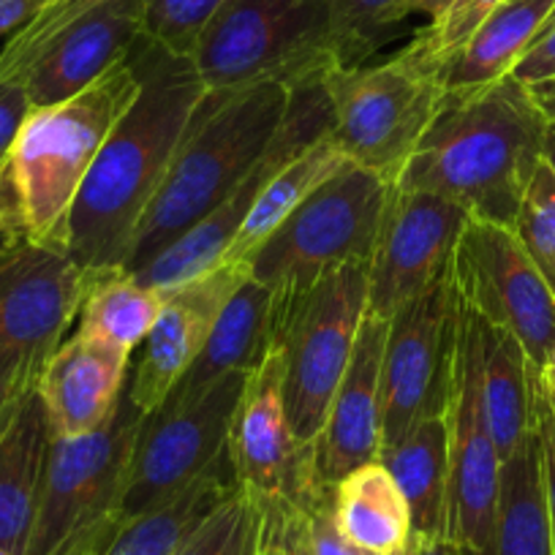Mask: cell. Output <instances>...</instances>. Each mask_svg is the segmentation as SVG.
<instances>
[{"instance_id":"cell-28","label":"cell","mask_w":555,"mask_h":555,"mask_svg":"<svg viewBox=\"0 0 555 555\" xmlns=\"http://www.w3.org/2000/svg\"><path fill=\"white\" fill-rule=\"evenodd\" d=\"M240 488L229 447L175 499L145 515L128 517L93 555H175L189 533Z\"/></svg>"},{"instance_id":"cell-11","label":"cell","mask_w":555,"mask_h":555,"mask_svg":"<svg viewBox=\"0 0 555 555\" xmlns=\"http://www.w3.org/2000/svg\"><path fill=\"white\" fill-rule=\"evenodd\" d=\"M450 284L468 311L515 335L542 371L555 338V295L515 229L468 218L450 261Z\"/></svg>"},{"instance_id":"cell-9","label":"cell","mask_w":555,"mask_h":555,"mask_svg":"<svg viewBox=\"0 0 555 555\" xmlns=\"http://www.w3.org/2000/svg\"><path fill=\"white\" fill-rule=\"evenodd\" d=\"M330 137L354 167L395 185L444 104L434 72L405 52L378 66H340L322 82Z\"/></svg>"},{"instance_id":"cell-6","label":"cell","mask_w":555,"mask_h":555,"mask_svg":"<svg viewBox=\"0 0 555 555\" xmlns=\"http://www.w3.org/2000/svg\"><path fill=\"white\" fill-rule=\"evenodd\" d=\"M145 414L126 395L101 430L52 439L25 555H93L122 526V490Z\"/></svg>"},{"instance_id":"cell-12","label":"cell","mask_w":555,"mask_h":555,"mask_svg":"<svg viewBox=\"0 0 555 555\" xmlns=\"http://www.w3.org/2000/svg\"><path fill=\"white\" fill-rule=\"evenodd\" d=\"M248 373H232L191 403L145 416L122 490L126 520L167 504L221 457Z\"/></svg>"},{"instance_id":"cell-26","label":"cell","mask_w":555,"mask_h":555,"mask_svg":"<svg viewBox=\"0 0 555 555\" xmlns=\"http://www.w3.org/2000/svg\"><path fill=\"white\" fill-rule=\"evenodd\" d=\"M537 376L539 367L528 360L520 340L479 319L482 403L501 461H506L533 434Z\"/></svg>"},{"instance_id":"cell-40","label":"cell","mask_w":555,"mask_h":555,"mask_svg":"<svg viewBox=\"0 0 555 555\" xmlns=\"http://www.w3.org/2000/svg\"><path fill=\"white\" fill-rule=\"evenodd\" d=\"M44 362L34 360L20 351H0V425L9 416L20 398L28 392L39 378Z\"/></svg>"},{"instance_id":"cell-20","label":"cell","mask_w":555,"mask_h":555,"mask_svg":"<svg viewBox=\"0 0 555 555\" xmlns=\"http://www.w3.org/2000/svg\"><path fill=\"white\" fill-rule=\"evenodd\" d=\"M142 34V0H120L61 30L17 79L34 106L61 104L126 61Z\"/></svg>"},{"instance_id":"cell-30","label":"cell","mask_w":555,"mask_h":555,"mask_svg":"<svg viewBox=\"0 0 555 555\" xmlns=\"http://www.w3.org/2000/svg\"><path fill=\"white\" fill-rule=\"evenodd\" d=\"M495 555H553L537 434L528 436L501 466Z\"/></svg>"},{"instance_id":"cell-33","label":"cell","mask_w":555,"mask_h":555,"mask_svg":"<svg viewBox=\"0 0 555 555\" xmlns=\"http://www.w3.org/2000/svg\"><path fill=\"white\" fill-rule=\"evenodd\" d=\"M409 0H327L344 66H357L376 52L389 30L409 17Z\"/></svg>"},{"instance_id":"cell-16","label":"cell","mask_w":555,"mask_h":555,"mask_svg":"<svg viewBox=\"0 0 555 555\" xmlns=\"http://www.w3.org/2000/svg\"><path fill=\"white\" fill-rule=\"evenodd\" d=\"M468 212L428 191L392 185L367 261V317L389 322L450 272Z\"/></svg>"},{"instance_id":"cell-36","label":"cell","mask_w":555,"mask_h":555,"mask_svg":"<svg viewBox=\"0 0 555 555\" xmlns=\"http://www.w3.org/2000/svg\"><path fill=\"white\" fill-rule=\"evenodd\" d=\"M229 0H142V30L151 41L189 55Z\"/></svg>"},{"instance_id":"cell-34","label":"cell","mask_w":555,"mask_h":555,"mask_svg":"<svg viewBox=\"0 0 555 555\" xmlns=\"http://www.w3.org/2000/svg\"><path fill=\"white\" fill-rule=\"evenodd\" d=\"M120 3V0H52L30 20L28 25L12 34L9 44L0 52V79H17L30 61L55 39L61 30L77 20L88 17L90 12Z\"/></svg>"},{"instance_id":"cell-25","label":"cell","mask_w":555,"mask_h":555,"mask_svg":"<svg viewBox=\"0 0 555 555\" xmlns=\"http://www.w3.org/2000/svg\"><path fill=\"white\" fill-rule=\"evenodd\" d=\"M378 461L398 482L411 509L414 537L447 539L450 506V420L447 409L425 416L398 444L384 447Z\"/></svg>"},{"instance_id":"cell-13","label":"cell","mask_w":555,"mask_h":555,"mask_svg":"<svg viewBox=\"0 0 555 555\" xmlns=\"http://www.w3.org/2000/svg\"><path fill=\"white\" fill-rule=\"evenodd\" d=\"M330 128H333V112H330V101L322 85L292 90L289 109H286L284 122H281V131L272 139V145L267 147L259 164L250 169L248 178L221 205L212 207L199 223H194L189 232L180 234L175 243H169L162 254L153 256L147 264L133 270L131 275L137 278L139 284L151 286V289L169 292L221 264L234 234L240 232L256 196L270 183L272 175L281 172L292 158L308 151L313 142L327 137Z\"/></svg>"},{"instance_id":"cell-1","label":"cell","mask_w":555,"mask_h":555,"mask_svg":"<svg viewBox=\"0 0 555 555\" xmlns=\"http://www.w3.org/2000/svg\"><path fill=\"white\" fill-rule=\"evenodd\" d=\"M128 63L142 88L106 137L72 212L68 256L93 272L122 270L133 234L207 90L189 55L145 34L128 52Z\"/></svg>"},{"instance_id":"cell-15","label":"cell","mask_w":555,"mask_h":555,"mask_svg":"<svg viewBox=\"0 0 555 555\" xmlns=\"http://www.w3.org/2000/svg\"><path fill=\"white\" fill-rule=\"evenodd\" d=\"M455 338L457 302L447 272L444 281L405 302L387 324L382 450L398 444L425 416L447 409Z\"/></svg>"},{"instance_id":"cell-5","label":"cell","mask_w":555,"mask_h":555,"mask_svg":"<svg viewBox=\"0 0 555 555\" xmlns=\"http://www.w3.org/2000/svg\"><path fill=\"white\" fill-rule=\"evenodd\" d=\"M191 61L207 90H300L344 66L327 0H229Z\"/></svg>"},{"instance_id":"cell-50","label":"cell","mask_w":555,"mask_h":555,"mask_svg":"<svg viewBox=\"0 0 555 555\" xmlns=\"http://www.w3.org/2000/svg\"><path fill=\"white\" fill-rule=\"evenodd\" d=\"M542 378H544V384H547L550 392L555 395V338H553V344H550L547 360H544V365H542Z\"/></svg>"},{"instance_id":"cell-49","label":"cell","mask_w":555,"mask_h":555,"mask_svg":"<svg viewBox=\"0 0 555 555\" xmlns=\"http://www.w3.org/2000/svg\"><path fill=\"white\" fill-rule=\"evenodd\" d=\"M542 164L550 169V172H553V178H555V120H550L547 128H544Z\"/></svg>"},{"instance_id":"cell-53","label":"cell","mask_w":555,"mask_h":555,"mask_svg":"<svg viewBox=\"0 0 555 555\" xmlns=\"http://www.w3.org/2000/svg\"><path fill=\"white\" fill-rule=\"evenodd\" d=\"M7 245H9V243H7V240H3V237H0V250H3V248H7Z\"/></svg>"},{"instance_id":"cell-10","label":"cell","mask_w":555,"mask_h":555,"mask_svg":"<svg viewBox=\"0 0 555 555\" xmlns=\"http://www.w3.org/2000/svg\"><path fill=\"white\" fill-rule=\"evenodd\" d=\"M457 302L455 365L450 400V506L447 542L455 555H495L501 461L490 436L479 378V319Z\"/></svg>"},{"instance_id":"cell-17","label":"cell","mask_w":555,"mask_h":555,"mask_svg":"<svg viewBox=\"0 0 555 555\" xmlns=\"http://www.w3.org/2000/svg\"><path fill=\"white\" fill-rule=\"evenodd\" d=\"M101 275L66 250L9 243L0 250V351L50 360Z\"/></svg>"},{"instance_id":"cell-38","label":"cell","mask_w":555,"mask_h":555,"mask_svg":"<svg viewBox=\"0 0 555 555\" xmlns=\"http://www.w3.org/2000/svg\"><path fill=\"white\" fill-rule=\"evenodd\" d=\"M533 434L539 444V463H542L544 501H547L550 533H553L555 555V395L544 384L542 371L537 376V409H533Z\"/></svg>"},{"instance_id":"cell-43","label":"cell","mask_w":555,"mask_h":555,"mask_svg":"<svg viewBox=\"0 0 555 555\" xmlns=\"http://www.w3.org/2000/svg\"><path fill=\"white\" fill-rule=\"evenodd\" d=\"M275 515L281 542L286 555H313L311 528H308L306 506H292V509H267Z\"/></svg>"},{"instance_id":"cell-14","label":"cell","mask_w":555,"mask_h":555,"mask_svg":"<svg viewBox=\"0 0 555 555\" xmlns=\"http://www.w3.org/2000/svg\"><path fill=\"white\" fill-rule=\"evenodd\" d=\"M227 447L240 488L261 509L306 506L324 490L313 482L311 450L297 439L286 414L284 360L272 340L245 378Z\"/></svg>"},{"instance_id":"cell-23","label":"cell","mask_w":555,"mask_h":555,"mask_svg":"<svg viewBox=\"0 0 555 555\" xmlns=\"http://www.w3.org/2000/svg\"><path fill=\"white\" fill-rule=\"evenodd\" d=\"M553 9L555 0H506L430 72L444 93H468L509 77L522 52L542 34Z\"/></svg>"},{"instance_id":"cell-48","label":"cell","mask_w":555,"mask_h":555,"mask_svg":"<svg viewBox=\"0 0 555 555\" xmlns=\"http://www.w3.org/2000/svg\"><path fill=\"white\" fill-rule=\"evenodd\" d=\"M409 555H455L447 539H420L414 537Z\"/></svg>"},{"instance_id":"cell-2","label":"cell","mask_w":555,"mask_h":555,"mask_svg":"<svg viewBox=\"0 0 555 555\" xmlns=\"http://www.w3.org/2000/svg\"><path fill=\"white\" fill-rule=\"evenodd\" d=\"M544 128L547 117L512 74L488 88L447 93L395 185L450 199L474 221L515 227L542 164Z\"/></svg>"},{"instance_id":"cell-32","label":"cell","mask_w":555,"mask_h":555,"mask_svg":"<svg viewBox=\"0 0 555 555\" xmlns=\"http://www.w3.org/2000/svg\"><path fill=\"white\" fill-rule=\"evenodd\" d=\"M264 509L243 488L223 499L175 555H261Z\"/></svg>"},{"instance_id":"cell-51","label":"cell","mask_w":555,"mask_h":555,"mask_svg":"<svg viewBox=\"0 0 555 555\" xmlns=\"http://www.w3.org/2000/svg\"><path fill=\"white\" fill-rule=\"evenodd\" d=\"M550 28H555V9H553V14H550V20H547V23H544L542 34H544V30H550Z\"/></svg>"},{"instance_id":"cell-8","label":"cell","mask_w":555,"mask_h":555,"mask_svg":"<svg viewBox=\"0 0 555 555\" xmlns=\"http://www.w3.org/2000/svg\"><path fill=\"white\" fill-rule=\"evenodd\" d=\"M392 185L349 167L313 191L248 259L272 302L292 300L344 264L371 261Z\"/></svg>"},{"instance_id":"cell-7","label":"cell","mask_w":555,"mask_h":555,"mask_svg":"<svg viewBox=\"0 0 555 555\" xmlns=\"http://www.w3.org/2000/svg\"><path fill=\"white\" fill-rule=\"evenodd\" d=\"M367 311V261L344 264L292 300H270V340L284 360V400L311 450L354 354Z\"/></svg>"},{"instance_id":"cell-39","label":"cell","mask_w":555,"mask_h":555,"mask_svg":"<svg viewBox=\"0 0 555 555\" xmlns=\"http://www.w3.org/2000/svg\"><path fill=\"white\" fill-rule=\"evenodd\" d=\"M308 528H311L313 555H373L351 542L338 526H335L333 506H330V488L319 490L306 504Z\"/></svg>"},{"instance_id":"cell-18","label":"cell","mask_w":555,"mask_h":555,"mask_svg":"<svg viewBox=\"0 0 555 555\" xmlns=\"http://www.w3.org/2000/svg\"><path fill=\"white\" fill-rule=\"evenodd\" d=\"M250 275L248 264L221 261L212 270L164 292V306L142 346V360L128 378V398L142 414H153L172 395L199 351L205 349L229 297Z\"/></svg>"},{"instance_id":"cell-19","label":"cell","mask_w":555,"mask_h":555,"mask_svg":"<svg viewBox=\"0 0 555 555\" xmlns=\"http://www.w3.org/2000/svg\"><path fill=\"white\" fill-rule=\"evenodd\" d=\"M384 319H362L354 354L330 403L322 434L311 447L317 488H333L354 468L378 461L384 425Z\"/></svg>"},{"instance_id":"cell-37","label":"cell","mask_w":555,"mask_h":555,"mask_svg":"<svg viewBox=\"0 0 555 555\" xmlns=\"http://www.w3.org/2000/svg\"><path fill=\"white\" fill-rule=\"evenodd\" d=\"M504 3L506 0H455L439 20H430L428 28L420 30L403 52L430 72Z\"/></svg>"},{"instance_id":"cell-35","label":"cell","mask_w":555,"mask_h":555,"mask_svg":"<svg viewBox=\"0 0 555 555\" xmlns=\"http://www.w3.org/2000/svg\"><path fill=\"white\" fill-rule=\"evenodd\" d=\"M512 229L555 295V178L544 164H539Z\"/></svg>"},{"instance_id":"cell-21","label":"cell","mask_w":555,"mask_h":555,"mask_svg":"<svg viewBox=\"0 0 555 555\" xmlns=\"http://www.w3.org/2000/svg\"><path fill=\"white\" fill-rule=\"evenodd\" d=\"M126 351L74 333L63 340L36 378L55 439H74L104 428L128 387Z\"/></svg>"},{"instance_id":"cell-41","label":"cell","mask_w":555,"mask_h":555,"mask_svg":"<svg viewBox=\"0 0 555 555\" xmlns=\"http://www.w3.org/2000/svg\"><path fill=\"white\" fill-rule=\"evenodd\" d=\"M30 109H34V104H30L23 79H0V164L7 162Z\"/></svg>"},{"instance_id":"cell-47","label":"cell","mask_w":555,"mask_h":555,"mask_svg":"<svg viewBox=\"0 0 555 555\" xmlns=\"http://www.w3.org/2000/svg\"><path fill=\"white\" fill-rule=\"evenodd\" d=\"M452 3H455V0H409L405 12H409V17L411 14H425V17L430 20H439Z\"/></svg>"},{"instance_id":"cell-42","label":"cell","mask_w":555,"mask_h":555,"mask_svg":"<svg viewBox=\"0 0 555 555\" xmlns=\"http://www.w3.org/2000/svg\"><path fill=\"white\" fill-rule=\"evenodd\" d=\"M512 77L522 85L542 82V79L555 77V28L537 36V41L522 52L517 66L512 68Z\"/></svg>"},{"instance_id":"cell-27","label":"cell","mask_w":555,"mask_h":555,"mask_svg":"<svg viewBox=\"0 0 555 555\" xmlns=\"http://www.w3.org/2000/svg\"><path fill=\"white\" fill-rule=\"evenodd\" d=\"M335 526L373 555H409L414 522L405 495L382 461L365 463L330 488Z\"/></svg>"},{"instance_id":"cell-52","label":"cell","mask_w":555,"mask_h":555,"mask_svg":"<svg viewBox=\"0 0 555 555\" xmlns=\"http://www.w3.org/2000/svg\"><path fill=\"white\" fill-rule=\"evenodd\" d=\"M0 555H17V553H12V550H7V547H0Z\"/></svg>"},{"instance_id":"cell-4","label":"cell","mask_w":555,"mask_h":555,"mask_svg":"<svg viewBox=\"0 0 555 555\" xmlns=\"http://www.w3.org/2000/svg\"><path fill=\"white\" fill-rule=\"evenodd\" d=\"M289 99L292 90L284 85L205 90L167 178L133 234L122 270L147 264L248 178L281 131Z\"/></svg>"},{"instance_id":"cell-24","label":"cell","mask_w":555,"mask_h":555,"mask_svg":"<svg viewBox=\"0 0 555 555\" xmlns=\"http://www.w3.org/2000/svg\"><path fill=\"white\" fill-rule=\"evenodd\" d=\"M267 346H270V292L248 275L243 286L229 297L205 349L185 371L172 395L164 400V405H185L232 373L250 371L261 360Z\"/></svg>"},{"instance_id":"cell-46","label":"cell","mask_w":555,"mask_h":555,"mask_svg":"<svg viewBox=\"0 0 555 555\" xmlns=\"http://www.w3.org/2000/svg\"><path fill=\"white\" fill-rule=\"evenodd\" d=\"M261 555H286L284 542H281V531H278L275 515L267 509H264V537H261Z\"/></svg>"},{"instance_id":"cell-45","label":"cell","mask_w":555,"mask_h":555,"mask_svg":"<svg viewBox=\"0 0 555 555\" xmlns=\"http://www.w3.org/2000/svg\"><path fill=\"white\" fill-rule=\"evenodd\" d=\"M526 90H528V95L533 99V104L539 106V112L547 117V122L555 120V77L542 79V82L526 85Z\"/></svg>"},{"instance_id":"cell-31","label":"cell","mask_w":555,"mask_h":555,"mask_svg":"<svg viewBox=\"0 0 555 555\" xmlns=\"http://www.w3.org/2000/svg\"><path fill=\"white\" fill-rule=\"evenodd\" d=\"M162 306L164 292L139 284L126 270H109L85 297L77 333L131 357L151 335Z\"/></svg>"},{"instance_id":"cell-44","label":"cell","mask_w":555,"mask_h":555,"mask_svg":"<svg viewBox=\"0 0 555 555\" xmlns=\"http://www.w3.org/2000/svg\"><path fill=\"white\" fill-rule=\"evenodd\" d=\"M52 0H0V36L17 34Z\"/></svg>"},{"instance_id":"cell-29","label":"cell","mask_w":555,"mask_h":555,"mask_svg":"<svg viewBox=\"0 0 555 555\" xmlns=\"http://www.w3.org/2000/svg\"><path fill=\"white\" fill-rule=\"evenodd\" d=\"M349 158L338 151L333 137H322L313 142L308 151L292 158L281 172L270 178V183L261 189L256 196L254 207H250L248 218L243 221L240 232L234 234L232 245L227 248L221 261H234V264H248L250 256L267 243L272 232H275L308 196L317 189H322L327 180L344 172L349 167Z\"/></svg>"},{"instance_id":"cell-22","label":"cell","mask_w":555,"mask_h":555,"mask_svg":"<svg viewBox=\"0 0 555 555\" xmlns=\"http://www.w3.org/2000/svg\"><path fill=\"white\" fill-rule=\"evenodd\" d=\"M52 439L34 384L0 425V547L17 555L28 550Z\"/></svg>"},{"instance_id":"cell-3","label":"cell","mask_w":555,"mask_h":555,"mask_svg":"<svg viewBox=\"0 0 555 555\" xmlns=\"http://www.w3.org/2000/svg\"><path fill=\"white\" fill-rule=\"evenodd\" d=\"M139 88L126 57L74 99L30 109L0 164V237L68 254L72 212L85 178Z\"/></svg>"}]
</instances>
